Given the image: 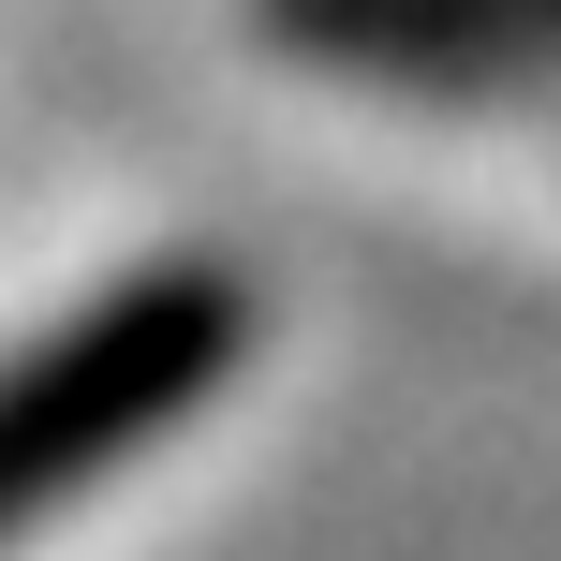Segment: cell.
Listing matches in <instances>:
<instances>
[{
    "mask_svg": "<svg viewBox=\"0 0 561 561\" xmlns=\"http://www.w3.org/2000/svg\"><path fill=\"white\" fill-rule=\"evenodd\" d=\"M237 369V296L207 266H163V280H118L89 296L75 325H45L15 369H0V547L30 517L89 503L148 428H178L207 385Z\"/></svg>",
    "mask_w": 561,
    "mask_h": 561,
    "instance_id": "1",
    "label": "cell"
}]
</instances>
